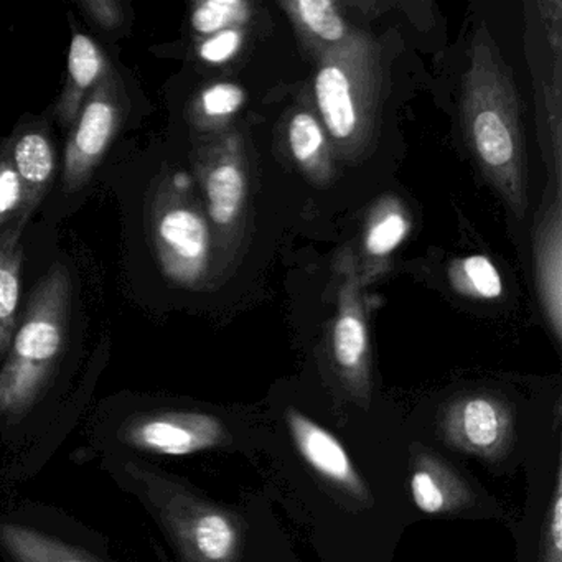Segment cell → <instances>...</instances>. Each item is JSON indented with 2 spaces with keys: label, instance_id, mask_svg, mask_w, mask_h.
<instances>
[{
  "label": "cell",
  "instance_id": "obj_1",
  "mask_svg": "<svg viewBox=\"0 0 562 562\" xmlns=\"http://www.w3.org/2000/svg\"><path fill=\"white\" fill-rule=\"evenodd\" d=\"M463 116L470 146L512 209L525 215L528 199L525 134L508 74L488 42H479L465 81Z\"/></svg>",
  "mask_w": 562,
  "mask_h": 562
},
{
  "label": "cell",
  "instance_id": "obj_2",
  "mask_svg": "<svg viewBox=\"0 0 562 562\" xmlns=\"http://www.w3.org/2000/svg\"><path fill=\"white\" fill-rule=\"evenodd\" d=\"M71 297L70 272L55 262L35 285L11 357L0 371V390L9 416H22L47 383L67 340Z\"/></svg>",
  "mask_w": 562,
  "mask_h": 562
},
{
  "label": "cell",
  "instance_id": "obj_3",
  "mask_svg": "<svg viewBox=\"0 0 562 562\" xmlns=\"http://www.w3.org/2000/svg\"><path fill=\"white\" fill-rule=\"evenodd\" d=\"M186 192L172 177L164 179L150 193L149 220L164 274L177 284L193 285L209 268L210 229Z\"/></svg>",
  "mask_w": 562,
  "mask_h": 562
},
{
  "label": "cell",
  "instance_id": "obj_4",
  "mask_svg": "<svg viewBox=\"0 0 562 562\" xmlns=\"http://www.w3.org/2000/svg\"><path fill=\"white\" fill-rule=\"evenodd\" d=\"M127 98L113 70L97 85L74 124L65 154L64 192L75 193L87 186L123 126Z\"/></svg>",
  "mask_w": 562,
  "mask_h": 562
},
{
  "label": "cell",
  "instance_id": "obj_5",
  "mask_svg": "<svg viewBox=\"0 0 562 562\" xmlns=\"http://www.w3.org/2000/svg\"><path fill=\"white\" fill-rule=\"evenodd\" d=\"M156 498L190 562L236 561L241 529L232 515L169 490H160Z\"/></svg>",
  "mask_w": 562,
  "mask_h": 562
},
{
  "label": "cell",
  "instance_id": "obj_6",
  "mask_svg": "<svg viewBox=\"0 0 562 562\" xmlns=\"http://www.w3.org/2000/svg\"><path fill=\"white\" fill-rule=\"evenodd\" d=\"M440 434L453 449L496 459L509 449L515 420L508 404L490 394H465L443 409Z\"/></svg>",
  "mask_w": 562,
  "mask_h": 562
},
{
  "label": "cell",
  "instance_id": "obj_7",
  "mask_svg": "<svg viewBox=\"0 0 562 562\" xmlns=\"http://www.w3.org/2000/svg\"><path fill=\"white\" fill-rule=\"evenodd\" d=\"M123 440L143 452L170 457L192 456L222 446L226 440V427L212 414L166 411L127 423Z\"/></svg>",
  "mask_w": 562,
  "mask_h": 562
},
{
  "label": "cell",
  "instance_id": "obj_8",
  "mask_svg": "<svg viewBox=\"0 0 562 562\" xmlns=\"http://www.w3.org/2000/svg\"><path fill=\"white\" fill-rule=\"evenodd\" d=\"M285 423L295 449L317 475L358 502L370 498L367 483L340 439L294 407L285 411Z\"/></svg>",
  "mask_w": 562,
  "mask_h": 562
},
{
  "label": "cell",
  "instance_id": "obj_9",
  "mask_svg": "<svg viewBox=\"0 0 562 562\" xmlns=\"http://www.w3.org/2000/svg\"><path fill=\"white\" fill-rule=\"evenodd\" d=\"M414 505L426 515H452L473 502L465 480L434 453H420L411 473Z\"/></svg>",
  "mask_w": 562,
  "mask_h": 562
},
{
  "label": "cell",
  "instance_id": "obj_10",
  "mask_svg": "<svg viewBox=\"0 0 562 562\" xmlns=\"http://www.w3.org/2000/svg\"><path fill=\"white\" fill-rule=\"evenodd\" d=\"M113 68L101 48L88 35L75 34L68 54V80L57 103L64 126H74L85 101Z\"/></svg>",
  "mask_w": 562,
  "mask_h": 562
},
{
  "label": "cell",
  "instance_id": "obj_11",
  "mask_svg": "<svg viewBox=\"0 0 562 562\" xmlns=\"http://www.w3.org/2000/svg\"><path fill=\"white\" fill-rule=\"evenodd\" d=\"M536 281L539 299L555 340L562 338V236L559 202L546 216L536 245Z\"/></svg>",
  "mask_w": 562,
  "mask_h": 562
},
{
  "label": "cell",
  "instance_id": "obj_12",
  "mask_svg": "<svg viewBox=\"0 0 562 562\" xmlns=\"http://www.w3.org/2000/svg\"><path fill=\"white\" fill-rule=\"evenodd\" d=\"M8 144L15 172L24 189L25 215L32 216L50 189L57 167V154L45 131H24Z\"/></svg>",
  "mask_w": 562,
  "mask_h": 562
},
{
  "label": "cell",
  "instance_id": "obj_13",
  "mask_svg": "<svg viewBox=\"0 0 562 562\" xmlns=\"http://www.w3.org/2000/svg\"><path fill=\"white\" fill-rule=\"evenodd\" d=\"M315 100L328 133L337 140L355 136L360 124L353 81L337 64L324 65L315 77Z\"/></svg>",
  "mask_w": 562,
  "mask_h": 562
},
{
  "label": "cell",
  "instance_id": "obj_14",
  "mask_svg": "<svg viewBox=\"0 0 562 562\" xmlns=\"http://www.w3.org/2000/svg\"><path fill=\"white\" fill-rule=\"evenodd\" d=\"M29 220L18 218L0 228V355L8 350L18 325L19 297H21V271L24 249L22 232Z\"/></svg>",
  "mask_w": 562,
  "mask_h": 562
},
{
  "label": "cell",
  "instance_id": "obj_15",
  "mask_svg": "<svg viewBox=\"0 0 562 562\" xmlns=\"http://www.w3.org/2000/svg\"><path fill=\"white\" fill-rule=\"evenodd\" d=\"M335 363L355 386L367 390L368 334L363 318L357 312H344L334 328L331 340Z\"/></svg>",
  "mask_w": 562,
  "mask_h": 562
},
{
  "label": "cell",
  "instance_id": "obj_16",
  "mask_svg": "<svg viewBox=\"0 0 562 562\" xmlns=\"http://www.w3.org/2000/svg\"><path fill=\"white\" fill-rule=\"evenodd\" d=\"M209 215L220 228H228L238 218L246 196V180L241 169L229 160L210 167L205 177Z\"/></svg>",
  "mask_w": 562,
  "mask_h": 562
},
{
  "label": "cell",
  "instance_id": "obj_17",
  "mask_svg": "<svg viewBox=\"0 0 562 562\" xmlns=\"http://www.w3.org/2000/svg\"><path fill=\"white\" fill-rule=\"evenodd\" d=\"M0 541L18 562H94L55 539L21 525L0 526Z\"/></svg>",
  "mask_w": 562,
  "mask_h": 562
},
{
  "label": "cell",
  "instance_id": "obj_18",
  "mask_svg": "<svg viewBox=\"0 0 562 562\" xmlns=\"http://www.w3.org/2000/svg\"><path fill=\"white\" fill-rule=\"evenodd\" d=\"M248 11L243 0H205L193 9L192 27L196 34L215 35L245 21Z\"/></svg>",
  "mask_w": 562,
  "mask_h": 562
},
{
  "label": "cell",
  "instance_id": "obj_19",
  "mask_svg": "<svg viewBox=\"0 0 562 562\" xmlns=\"http://www.w3.org/2000/svg\"><path fill=\"white\" fill-rule=\"evenodd\" d=\"M22 216L31 220V216L25 215L24 189L15 172L9 144L5 143L0 147V228Z\"/></svg>",
  "mask_w": 562,
  "mask_h": 562
},
{
  "label": "cell",
  "instance_id": "obj_20",
  "mask_svg": "<svg viewBox=\"0 0 562 562\" xmlns=\"http://www.w3.org/2000/svg\"><path fill=\"white\" fill-rule=\"evenodd\" d=\"M305 27L322 41L340 42L347 34L344 19L335 11L330 0H299L294 4Z\"/></svg>",
  "mask_w": 562,
  "mask_h": 562
},
{
  "label": "cell",
  "instance_id": "obj_21",
  "mask_svg": "<svg viewBox=\"0 0 562 562\" xmlns=\"http://www.w3.org/2000/svg\"><path fill=\"white\" fill-rule=\"evenodd\" d=\"M324 133L312 114L299 113L289 124V146L301 164H311L324 149Z\"/></svg>",
  "mask_w": 562,
  "mask_h": 562
},
{
  "label": "cell",
  "instance_id": "obj_22",
  "mask_svg": "<svg viewBox=\"0 0 562 562\" xmlns=\"http://www.w3.org/2000/svg\"><path fill=\"white\" fill-rule=\"evenodd\" d=\"M245 100V91L238 85L215 83L200 94L199 113L209 121L225 120L239 111Z\"/></svg>",
  "mask_w": 562,
  "mask_h": 562
},
{
  "label": "cell",
  "instance_id": "obj_23",
  "mask_svg": "<svg viewBox=\"0 0 562 562\" xmlns=\"http://www.w3.org/2000/svg\"><path fill=\"white\" fill-rule=\"evenodd\" d=\"M409 223L403 213H387L373 223L367 235V249L373 256H387L406 238Z\"/></svg>",
  "mask_w": 562,
  "mask_h": 562
},
{
  "label": "cell",
  "instance_id": "obj_24",
  "mask_svg": "<svg viewBox=\"0 0 562 562\" xmlns=\"http://www.w3.org/2000/svg\"><path fill=\"white\" fill-rule=\"evenodd\" d=\"M541 562H562V472L555 470L554 488L546 516Z\"/></svg>",
  "mask_w": 562,
  "mask_h": 562
},
{
  "label": "cell",
  "instance_id": "obj_25",
  "mask_svg": "<svg viewBox=\"0 0 562 562\" xmlns=\"http://www.w3.org/2000/svg\"><path fill=\"white\" fill-rule=\"evenodd\" d=\"M462 269L473 294L482 299H496L502 295V278L488 258L480 255L470 256L462 262Z\"/></svg>",
  "mask_w": 562,
  "mask_h": 562
},
{
  "label": "cell",
  "instance_id": "obj_26",
  "mask_svg": "<svg viewBox=\"0 0 562 562\" xmlns=\"http://www.w3.org/2000/svg\"><path fill=\"white\" fill-rule=\"evenodd\" d=\"M243 45V34L238 29L218 32L206 38L199 48L200 58L210 65H222L232 60Z\"/></svg>",
  "mask_w": 562,
  "mask_h": 562
},
{
  "label": "cell",
  "instance_id": "obj_27",
  "mask_svg": "<svg viewBox=\"0 0 562 562\" xmlns=\"http://www.w3.org/2000/svg\"><path fill=\"white\" fill-rule=\"evenodd\" d=\"M81 8L103 29H117L123 24V8L114 0H85Z\"/></svg>",
  "mask_w": 562,
  "mask_h": 562
},
{
  "label": "cell",
  "instance_id": "obj_28",
  "mask_svg": "<svg viewBox=\"0 0 562 562\" xmlns=\"http://www.w3.org/2000/svg\"><path fill=\"white\" fill-rule=\"evenodd\" d=\"M4 409V400H2V390H0V411Z\"/></svg>",
  "mask_w": 562,
  "mask_h": 562
}]
</instances>
